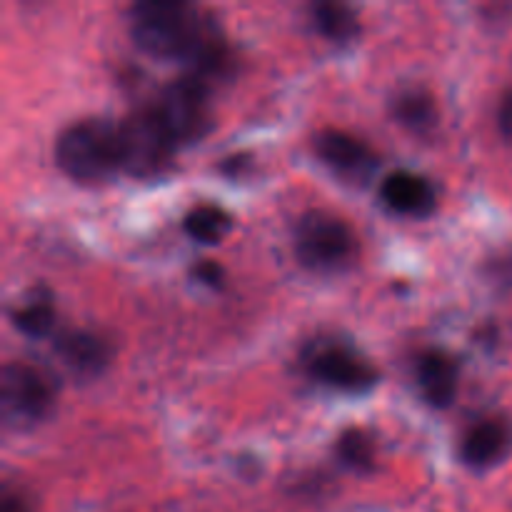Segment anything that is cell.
Returning a JSON list of instances; mask_svg holds the SVG:
<instances>
[{"label": "cell", "mask_w": 512, "mask_h": 512, "mask_svg": "<svg viewBox=\"0 0 512 512\" xmlns=\"http://www.w3.org/2000/svg\"><path fill=\"white\" fill-rule=\"evenodd\" d=\"M183 228L185 233L190 235L193 240L198 243H220L225 238V233L230 230V215L225 213L220 205L213 203H203V205H195L183 220Z\"/></svg>", "instance_id": "cell-15"}, {"label": "cell", "mask_w": 512, "mask_h": 512, "mask_svg": "<svg viewBox=\"0 0 512 512\" xmlns=\"http://www.w3.org/2000/svg\"><path fill=\"white\" fill-rule=\"evenodd\" d=\"M53 385L28 363H8L0 373V418L8 428L28 430L53 408Z\"/></svg>", "instance_id": "cell-6"}, {"label": "cell", "mask_w": 512, "mask_h": 512, "mask_svg": "<svg viewBox=\"0 0 512 512\" xmlns=\"http://www.w3.org/2000/svg\"><path fill=\"white\" fill-rule=\"evenodd\" d=\"M512 453V418L495 413L478 420L460 443V458L473 470H490Z\"/></svg>", "instance_id": "cell-8"}, {"label": "cell", "mask_w": 512, "mask_h": 512, "mask_svg": "<svg viewBox=\"0 0 512 512\" xmlns=\"http://www.w3.org/2000/svg\"><path fill=\"white\" fill-rule=\"evenodd\" d=\"M305 368L318 383L338 393L360 395L378 385V370L343 340H318L305 353Z\"/></svg>", "instance_id": "cell-7"}, {"label": "cell", "mask_w": 512, "mask_h": 512, "mask_svg": "<svg viewBox=\"0 0 512 512\" xmlns=\"http://www.w3.org/2000/svg\"><path fill=\"white\" fill-rule=\"evenodd\" d=\"M130 35L148 55L180 60L188 75L210 83L233 65L228 43L213 18L190 3L145 0L130 10Z\"/></svg>", "instance_id": "cell-1"}, {"label": "cell", "mask_w": 512, "mask_h": 512, "mask_svg": "<svg viewBox=\"0 0 512 512\" xmlns=\"http://www.w3.org/2000/svg\"><path fill=\"white\" fill-rule=\"evenodd\" d=\"M313 23L325 38L335 40V43H348V40H353L360 30L358 15L353 13L350 5L343 3L313 5Z\"/></svg>", "instance_id": "cell-16"}, {"label": "cell", "mask_w": 512, "mask_h": 512, "mask_svg": "<svg viewBox=\"0 0 512 512\" xmlns=\"http://www.w3.org/2000/svg\"><path fill=\"white\" fill-rule=\"evenodd\" d=\"M0 512H33V505L28 503L20 490L5 488L3 495H0Z\"/></svg>", "instance_id": "cell-19"}, {"label": "cell", "mask_w": 512, "mask_h": 512, "mask_svg": "<svg viewBox=\"0 0 512 512\" xmlns=\"http://www.w3.org/2000/svg\"><path fill=\"white\" fill-rule=\"evenodd\" d=\"M315 150L320 160L343 178L365 180L378 168V155L370 150V145L345 130H323L315 138Z\"/></svg>", "instance_id": "cell-9"}, {"label": "cell", "mask_w": 512, "mask_h": 512, "mask_svg": "<svg viewBox=\"0 0 512 512\" xmlns=\"http://www.w3.org/2000/svg\"><path fill=\"white\" fill-rule=\"evenodd\" d=\"M393 115L413 133H428L438 125V105L423 88H408L393 98Z\"/></svg>", "instance_id": "cell-14"}, {"label": "cell", "mask_w": 512, "mask_h": 512, "mask_svg": "<svg viewBox=\"0 0 512 512\" xmlns=\"http://www.w3.org/2000/svg\"><path fill=\"white\" fill-rule=\"evenodd\" d=\"M295 253L305 268L333 273L353 263L358 253V238L343 218L315 210L303 215L295 228Z\"/></svg>", "instance_id": "cell-4"}, {"label": "cell", "mask_w": 512, "mask_h": 512, "mask_svg": "<svg viewBox=\"0 0 512 512\" xmlns=\"http://www.w3.org/2000/svg\"><path fill=\"white\" fill-rule=\"evenodd\" d=\"M150 108L163 120V125L178 145L195 143L213 125L210 83L188 73L170 80Z\"/></svg>", "instance_id": "cell-5"}, {"label": "cell", "mask_w": 512, "mask_h": 512, "mask_svg": "<svg viewBox=\"0 0 512 512\" xmlns=\"http://www.w3.org/2000/svg\"><path fill=\"white\" fill-rule=\"evenodd\" d=\"M335 453H338L340 463L358 470V473H368V470L375 468L373 438L360 428H350L340 433L338 443H335Z\"/></svg>", "instance_id": "cell-17"}, {"label": "cell", "mask_w": 512, "mask_h": 512, "mask_svg": "<svg viewBox=\"0 0 512 512\" xmlns=\"http://www.w3.org/2000/svg\"><path fill=\"white\" fill-rule=\"evenodd\" d=\"M380 198L390 210L400 215H413V218L433 213L438 205V193H435L433 183L410 170H395V173L385 175L383 185H380Z\"/></svg>", "instance_id": "cell-10"}, {"label": "cell", "mask_w": 512, "mask_h": 512, "mask_svg": "<svg viewBox=\"0 0 512 512\" xmlns=\"http://www.w3.org/2000/svg\"><path fill=\"white\" fill-rule=\"evenodd\" d=\"M55 160L68 178L100 183L120 168L118 125L103 118H85L68 125L55 140Z\"/></svg>", "instance_id": "cell-2"}, {"label": "cell", "mask_w": 512, "mask_h": 512, "mask_svg": "<svg viewBox=\"0 0 512 512\" xmlns=\"http://www.w3.org/2000/svg\"><path fill=\"white\" fill-rule=\"evenodd\" d=\"M193 275L195 280L210 285V288H220L223 285V268L218 263H213V260H200L193 268Z\"/></svg>", "instance_id": "cell-18"}, {"label": "cell", "mask_w": 512, "mask_h": 512, "mask_svg": "<svg viewBox=\"0 0 512 512\" xmlns=\"http://www.w3.org/2000/svg\"><path fill=\"white\" fill-rule=\"evenodd\" d=\"M120 168L133 178H155L173 160L178 143L153 108L135 110L118 123Z\"/></svg>", "instance_id": "cell-3"}, {"label": "cell", "mask_w": 512, "mask_h": 512, "mask_svg": "<svg viewBox=\"0 0 512 512\" xmlns=\"http://www.w3.org/2000/svg\"><path fill=\"white\" fill-rule=\"evenodd\" d=\"M55 353H58L60 363L75 375V378H98L105 368H108L113 350H110L108 340L100 335L85 333V330H73L55 340Z\"/></svg>", "instance_id": "cell-12"}, {"label": "cell", "mask_w": 512, "mask_h": 512, "mask_svg": "<svg viewBox=\"0 0 512 512\" xmlns=\"http://www.w3.org/2000/svg\"><path fill=\"white\" fill-rule=\"evenodd\" d=\"M15 328L28 338H45L55 325V303L53 295L45 288H35L33 293L25 295L23 303L10 315Z\"/></svg>", "instance_id": "cell-13"}, {"label": "cell", "mask_w": 512, "mask_h": 512, "mask_svg": "<svg viewBox=\"0 0 512 512\" xmlns=\"http://www.w3.org/2000/svg\"><path fill=\"white\" fill-rule=\"evenodd\" d=\"M498 125H500V133L505 135V140H510L512 143V88L503 95V100H500Z\"/></svg>", "instance_id": "cell-20"}, {"label": "cell", "mask_w": 512, "mask_h": 512, "mask_svg": "<svg viewBox=\"0 0 512 512\" xmlns=\"http://www.w3.org/2000/svg\"><path fill=\"white\" fill-rule=\"evenodd\" d=\"M415 375H418L420 393L433 408L453 405L460 383V365L453 355L440 348L425 350L415 365Z\"/></svg>", "instance_id": "cell-11"}]
</instances>
